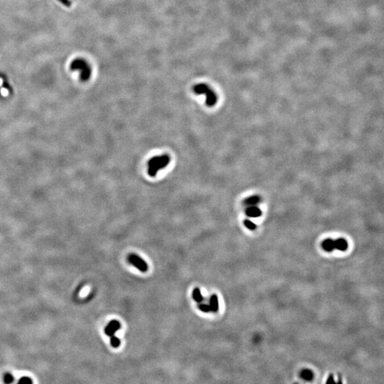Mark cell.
Returning <instances> with one entry per match:
<instances>
[{"mask_svg":"<svg viewBox=\"0 0 384 384\" xmlns=\"http://www.w3.org/2000/svg\"><path fill=\"white\" fill-rule=\"evenodd\" d=\"M171 157L168 154L154 156L148 161V174L155 177L160 170L165 168L170 163Z\"/></svg>","mask_w":384,"mask_h":384,"instance_id":"6da1fadb","label":"cell"},{"mask_svg":"<svg viewBox=\"0 0 384 384\" xmlns=\"http://www.w3.org/2000/svg\"><path fill=\"white\" fill-rule=\"evenodd\" d=\"M193 91L197 95H204L206 96V104L209 107H214L218 101L216 93L206 83H199L193 86Z\"/></svg>","mask_w":384,"mask_h":384,"instance_id":"7a4b0ae2","label":"cell"},{"mask_svg":"<svg viewBox=\"0 0 384 384\" xmlns=\"http://www.w3.org/2000/svg\"><path fill=\"white\" fill-rule=\"evenodd\" d=\"M70 69L72 70H80V79L86 81L91 75V68L87 61L82 59H75L70 64Z\"/></svg>","mask_w":384,"mask_h":384,"instance_id":"3957f363","label":"cell"},{"mask_svg":"<svg viewBox=\"0 0 384 384\" xmlns=\"http://www.w3.org/2000/svg\"><path fill=\"white\" fill-rule=\"evenodd\" d=\"M128 261L134 267L138 269L140 272H146L148 270V265L147 262L135 253H131L128 255Z\"/></svg>","mask_w":384,"mask_h":384,"instance_id":"277c9868","label":"cell"},{"mask_svg":"<svg viewBox=\"0 0 384 384\" xmlns=\"http://www.w3.org/2000/svg\"><path fill=\"white\" fill-rule=\"evenodd\" d=\"M120 328L121 324L120 323V322L116 320H113L107 324V325L104 329V332L107 336H111L114 335L115 332H117Z\"/></svg>","mask_w":384,"mask_h":384,"instance_id":"5b68a950","label":"cell"},{"mask_svg":"<svg viewBox=\"0 0 384 384\" xmlns=\"http://www.w3.org/2000/svg\"><path fill=\"white\" fill-rule=\"evenodd\" d=\"M246 214L250 218H258L262 216V211L256 206H251L246 209Z\"/></svg>","mask_w":384,"mask_h":384,"instance_id":"8992f818","label":"cell"},{"mask_svg":"<svg viewBox=\"0 0 384 384\" xmlns=\"http://www.w3.org/2000/svg\"><path fill=\"white\" fill-rule=\"evenodd\" d=\"M209 306H210L211 312L216 313L219 309V304H218V298L216 295H213L209 300Z\"/></svg>","mask_w":384,"mask_h":384,"instance_id":"52a82bcc","label":"cell"},{"mask_svg":"<svg viewBox=\"0 0 384 384\" xmlns=\"http://www.w3.org/2000/svg\"><path fill=\"white\" fill-rule=\"evenodd\" d=\"M334 248L340 251H345L348 248V243L345 239L339 238L334 241Z\"/></svg>","mask_w":384,"mask_h":384,"instance_id":"ba28073f","label":"cell"},{"mask_svg":"<svg viewBox=\"0 0 384 384\" xmlns=\"http://www.w3.org/2000/svg\"><path fill=\"white\" fill-rule=\"evenodd\" d=\"M322 248L326 252H332L333 251V250L335 249V248H334V241H333L331 238L326 239V240L322 242Z\"/></svg>","mask_w":384,"mask_h":384,"instance_id":"9c48e42d","label":"cell"},{"mask_svg":"<svg viewBox=\"0 0 384 384\" xmlns=\"http://www.w3.org/2000/svg\"><path fill=\"white\" fill-rule=\"evenodd\" d=\"M260 202V197L257 195L252 196L251 197L246 199L244 201V204L247 206H256L257 204Z\"/></svg>","mask_w":384,"mask_h":384,"instance_id":"30bf717a","label":"cell"},{"mask_svg":"<svg viewBox=\"0 0 384 384\" xmlns=\"http://www.w3.org/2000/svg\"><path fill=\"white\" fill-rule=\"evenodd\" d=\"M300 376L302 377V379H304V380H306V381H310L313 379L314 378V373L312 370L309 369H303L302 371H301Z\"/></svg>","mask_w":384,"mask_h":384,"instance_id":"8fae6325","label":"cell"},{"mask_svg":"<svg viewBox=\"0 0 384 384\" xmlns=\"http://www.w3.org/2000/svg\"><path fill=\"white\" fill-rule=\"evenodd\" d=\"M192 297H193V300L197 303L202 302L204 299L200 289L198 288H196L193 290V292H192Z\"/></svg>","mask_w":384,"mask_h":384,"instance_id":"7c38bea8","label":"cell"},{"mask_svg":"<svg viewBox=\"0 0 384 384\" xmlns=\"http://www.w3.org/2000/svg\"><path fill=\"white\" fill-rule=\"evenodd\" d=\"M110 345L112 346L113 348H118L120 346L121 341L120 340L117 336L112 335L110 336Z\"/></svg>","mask_w":384,"mask_h":384,"instance_id":"4fadbf2b","label":"cell"},{"mask_svg":"<svg viewBox=\"0 0 384 384\" xmlns=\"http://www.w3.org/2000/svg\"><path fill=\"white\" fill-rule=\"evenodd\" d=\"M199 309H200L201 311L203 312L204 313H208L210 312H211V309L210 306H209V304H205V303H199Z\"/></svg>","mask_w":384,"mask_h":384,"instance_id":"5bb4252c","label":"cell"},{"mask_svg":"<svg viewBox=\"0 0 384 384\" xmlns=\"http://www.w3.org/2000/svg\"><path fill=\"white\" fill-rule=\"evenodd\" d=\"M3 380H4V382L5 383H11L14 381V378L13 375L11 374L10 373H7L4 375Z\"/></svg>","mask_w":384,"mask_h":384,"instance_id":"9a60e30c","label":"cell"},{"mask_svg":"<svg viewBox=\"0 0 384 384\" xmlns=\"http://www.w3.org/2000/svg\"><path fill=\"white\" fill-rule=\"evenodd\" d=\"M243 223H244L245 226H246L248 229H249V230H254L256 228V227H257L256 225H255V223H253V222L250 221V220H248V219L245 220Z\"/></svg>","mask_w":384,"mask_h":384,"instance_id":"2e32d148","label":"cell"},{"mask_svg":"<svg viewBox=\"0 0 384 384\" xmlns=\"http://www.w3.org/2000/svg\"><path fill=\"white\" fill-rule=\"evenodd\" d=\"M19 383H32L33 380L31 378L27 376H23L18 381Z\"/></svg>","mask_w":384,"mask_h":384,"instance_id":"e0dca14e","label":"cell"},{"mask_svg":"<svg viewBox=\"0 0 384 384\" xmlns=\"http://www.w3.org/2000/svg\"><path fill=\"white\" fill-rule=\"evenodd\" d=\"M326 383H336L335 380H334V375H333V374L329 375V376L328 377V378H327V382H326Z\"/></svg>","mask_w":384,"mask_h":384,"instance_id":"ac0fdd59","label":"cell"},{"mask_svg":"<svg viewBox=\"0 0 384 384\" xmlns=\"http://www.w3.org/2000/svg\"><path fill=\"white\" fill-rule=\"evenodd\" d=\"M59 1L66 7H68L71 6V2H70L69 0H59Z\"/></svg>","mask_w":384,"mask_h":384,"instance_id":"d6986e66","label":"cell"}]
</instances>
